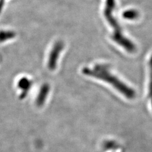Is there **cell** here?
Wrapping results in <instances>:
<instances>
[{
    "label": "cell",
    "instance_id": "52a82bcc",
    "mask_svg": "<svg viewBox=\"0 0 152 152\" xmlns=\"http://www.w3.org/2000/svg\"><path fill=\"white\" fill-rule=\"evenodd\" d=\"M139 16V12L136 10L130 9L126 10L122 14V16L124 18L128 20H134L136 19Z\"/></svg>",
    "mask_w": 152,
    "mask_h": 152
},
{
    "label": "cell",
    "instance_id": "3957f363",
    "mask_svg": "<svg viewBox=\"0 0 152 152\" xmlns=\"http://www.w3.org/2000/svg\"><path fill=\"white\" fill-rule=\"evenodd\" d=\"M64 47V44L58 41L55 43L49 55L48 60V67L50 71H54L57 67L58 61L59 60L60 54Z\"/></svg>",
    "mask_w": 152,
    "mask_h": 152
},
{
    "label": "cell",
    "instance_id": "277c9868",
    "mask_svg": "<svg viewBox=\"0 0 152 152\" xmlns=\"http://www.w3.org/2000/svg\"><path fill=\"white\" fill-rule=\"evenodd\" d=\"M49 91H50V86L49 84L45 83L41 86L36 100V103L38 106H41L44 104L46 98L48 96Z\"/></svg>",
    "mask_w": 152,
    "mask_h": 152
},
{
    "label": "cell",
    "instance_id": "6da1fadb",
    "mask_svg": "<svg viewBox=\"0 0 152 152\" xmlns=\"http://www.w3.org/2000/svg\"><path fill=\"white\" fill-rule=\"evenodd\" d=\"M82 72L86 76L102 80L110 84L127 99H132L136 96V93L132 88L126 85L110 72L108 65L97 64L92 69L84 68Z\"/></svg>",
    "mask_w": 152,
    "mask_h": 152
},
{
    "label": "cell",
    "instance_id": "8992f818",
    "mask_svg": "<svg viewBox=\"0 0 152 152\" xmlns=\"http://www.w3.org/2000/svg\"><path fill=\"white\" fill-rule=\"evenodd\" d=\"M16 36V33L11 31H0V42H4L13 39Z\"/></svg>",
    "mask_w": 152,
    "mask_h": 152
},
{
    "label": "cell",
    "instance_id": "ba28073f",
    "mask_svg": "<svg viewBox=\"0 0 152 152\" xmlns=\"http://www.w3.org/2000/svg\"><path fill=\"white\" fill-rule=\"evenodd\" d=\"M149 71H150V81L149 85V97L151 99L152 105V55L149 62Z\"/></svg>",
    "mask_w": 152,
    "mask_h": 152
},
{
    "label": "cell",
    "instance_id": "7a4b0ae2",
    "mask_svg": "<svg viewBox=\"0 0 152 152\" xmlns=\"http://www.w3.org/2000/svg\"><path fill=\"white\" fill-rule=\"evenodd\" d=\"M115 5V0H106L105 6L104 9V15L113 29L112 38L115 43L122 47L127 51L130 53H134L136 51L135 45L129 39L125 37L119 22L113 15Z\"/></svg>",
    "mask_w": 152,
    "mask_h": 152
},
{
    "label": "cell",
    "instance_id": "9c48e42d",
    "mask_svg": "<svg viewBox=\"0 0 152 152\" xmlns=\"http://www.w3.org/2000/svg\"><path fill=\"white\" fill-rule=\"evenodd\" d=\"M4 3H5V0H0V14L4 7Z\"/></svg>",
    "mask_w": 152,
    "mask_h": 152
},
{
    "label": "cell",
    "instance_id": "5b68a950",
    "mask_svg": "<svg viewBox=\"0 0 152 152\" xmlns=\"http://www.w3.org/2000/svg\"><path fill=\"white\" fill-rule=\"evenodd\" d=\"M32 82L27 77H23L19 80L18 83V86L23 91V95L24 96L26 93L27 92L31 87Z\"/></svg>",
    "mask_w": 152,
    "mask_h": 152
}]
</instances>
